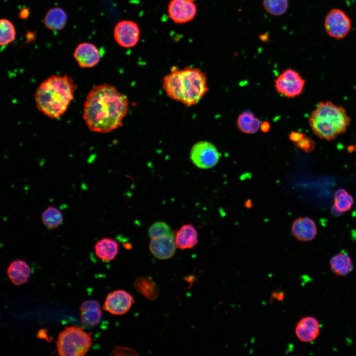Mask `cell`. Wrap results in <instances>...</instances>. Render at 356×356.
<instances>
[{
	"instance_id": "obj_1",
	"label": "cell",
	"mask_w": 356,
	"mask_h": 356,
	"mask_svg": "<svg viewBox=\"0 0 356 356\" xmlns=\"http://www.w3.org/2000/svg\"><path fill=\"white\" fill-rule=\"evenodd\" d=\"M129 109L127 96L112 85L93 87L87 95L83 116L92 132L108 133L123 125Z\"/></svg>"
},
{
	"instance_id": "obj_2",
	"label": "cell",
	"mask_w": 356,
	"mask_h": 356,
	"mask_svg": "<svg viewBox=\"0 0 356 356\" xmlns=\"http://www.w3.org/2000/svg\"><path fill=\"white\" fill-rule=\"evenodd\" d=\"M77 85L67 75H53L41 83L34 94L36 107L52 119L61 117L74 99Z\"/></svg>"
},
{
	"instance_id": "obj_3",
	"label": "cell",
	"mask_w": 356,
	"mask_h": 356,
	"mask_svg": "<svg viewBox=\"0 0 356 356\" xmlns=\"http://www.w3.org/2000/svg\"><path fill=\"white\" fill-rule=\"evenodd\" d=\"M162 86L168 96L187 107L199 102L209 90L205 73L191 67L174 68L164 77Z\"/></svg>"
},
{
	"instance_id": "obj_4",
	"label": "cell",
	"mask_w": 356,
	"mask_h": 356,
	"mask_svg": "<svg viewBox=\"0 0 356 356\" xmlns=\"http://www.w3.org/2000/svg\"><path fill=\"white\" fill-rule=\"evenodd\" d=\"M309 122L312 132L317 136L330 141L348 130L351 118L344 107L327 101L318 103L311 113Z\"/></svg>"
},
{
	"instance_id": "obj_5",
	"label": "cell",
	"mask_w": 356,
	"mask_h": 356,
	"mask_svg": "<svg viewBox=\"0 0 356 356\" xmlns=\"http://www.w3.org/2000/svg\"><path fill=\"white\" fill-rule=\"evenodd\" d=\"M91 333L77 326L65 327L56 341L57 351L60 356H83L92 345Z\"/></svg>"
},
{
	"instance_id": "obj_6",
	"label": "cell",
	"mask_w": 356,
	"mask_h": 356,
	"mask_svg": "<svg viewBox=\"0 0 356 356\" xmlns=\"http://www.w3.org/2000/svg\"><path fill=\"white\" fill-rule=\"evenodd\" d=\"M306 82L296 71L288 69L284 71L275 80L276 91L289 98L300 95L304 90Z\"/></svg>"
},
{
	"instance_id": "obj_7",
	"label": "cell",
	"mask_w": 356,
	"mask_h": 356,
	"mask_svg": "<svg viewBox=\"0 0 356 356\" xmlns=\"http://www.w3.org/2000/svg\"><path fill=\"white\" fill-rule=\"evenodd\" d=\"M220 154L216 147L207 141L196 143L190 152V158L197 167L208 169L214 167L218 163Z\"/></svg>"
},
{
	"instance_id": "obj_8",
	"label": "cell",
	"mask_w": 356,
	"mask_h": 356,
	"mask_svg": "<svg viewBox=\"0 0 356 356\" xmlns=\"http://www.w3.org/2000/svg\"><path fill=\"white\" fill-rule=\"evenodd\" d=\"M324 27L329 36L339 40L344 38L349 33L351 22L343 10L335 8L331 10L326 15Z\"/></svg>"
},
{
	"instance_id": "obj_9",
	"label": "cell",
	"mask_w": 356,
	"mask_h": 356,
	"mask_svg": "<svg viewBox=\"0 0 356 356\" xmlns=\"http://www.w3.org/2000/svg\"><path fill=\"white\" fill-rule=\"evenodd\" d=\"M140 29L138 24L129 20L119 21L115 26L113 36L116 43L124 48L135 46L139 42Z\"/></svg>"
},
{
	"instance_id": "obj_10",
	"label": "cell",
	"mask_w": 356,
	"mask_h": 356,
	"mask_svg": "<svg viewBox=\"0 0 356 356\" xmlns=\"http://www.w3.org/2000/svg\"><path fill=\"white\" fill-rule=\"evenodd\" d=\"M134 301L130 293L123 290H117L107 296L103 309L111 314L122 315L129 311Z\"/></svg>"
},
{
	"instance_id": "obj_11",
	"label": "cell",
	"mask_w": 356,
	"mask_h": 356,
	"mask_svg": "<svg viewBox=\"0 0 356 356\" xmlns=\"http://www.w3.org/2000/svg\"><path fill=\"white\" fill-rule=\"evenodd\" d=\"M193 0H171L168 6L170 19L177 24H182L192 20L197 13Z\"/></svg>"
},
{
	"instance_id": "obj_12",
	"label": "cell",
	"mask_w": 356,
	"mask_h": 356,
	"mask_svg": "<svg viewBox=\"0 0 356 356\" xmlns=\"http://www.w3.org/2000/svg\"><path fill=\"white\" fill-rule=\"evenodd\" d=\"M73 56L79 66L83 68L95 66L99 63L101 58L97 47L88 42L79 44L75 49Z\"/></svg>"
},
{
	"instance_id": "obj_13",
	"label": "cell",
	"mask_w": 356,
	"mask_h": 356,
	"mask_svg": "<svg viewBox=\"0 0 356 356\" xmlns=\"http://www.w3.org/2000/svg\"><path fill=\"white\" fill-rule=\"evenodd\" d=\"M177 248L175 235H166L151 239L149 249L152 255L160 260L172 257Z\"/></svg>"
},
{
	"instance_id": "obj_14",
	"label": "cell",
	"mask_w": 356,
	"mask_h": 356,
	"mask_svg": "<svg viewBox=\"0 0 356 356\" xmlns=\"http://www.w3.org/2000/svg\"><path fill=\"white\" fill-rule=\"evenodd\" d=\"M295 332L300 341L306 343L312 342L319 334V323L314 317H304L297 323Z\"/></svg>"
},
{
	"instance_id": "obj_15",
	"label": "cell",
	"mask_w": 356,
	"mask_h": 356,
	"mask_svg": "<svg viewBox=\"0 0 356 356\" xmlns=\"http://www.w3.org/2000/svg\"><path fill=\"white\" fill-rule=\"evenodd\" d=\"M291 231L298 240L308 241L315 237L317 228L315 222L312 219L300 217L294 221L291 226Z\"/></svg>"
},
{
	"instance_id": "obj_16",
	"label": "cell",
	"mask_w": 356,
	"mask_h": 356,
	"mask_svg": "<svg viewBox=\"0 0 356 356\" xmlns=\"http://www.w3.org/2000/svg\"><path fill=\"white\" fill-rule=\"evenodd\" d=\"M198 232L190 223L182 225L175 235L177 248L182 250L194 247L198 243Z\"/></svg>"
},
{
	"instance_id": "obj_17",
	"label": "cell",
	"mask_w": 356,
	"mask_h": 356,
	"mask_svg": "<svg viewBox=\"0 0 356 356\" xmlns=\"http://www.w3.org/2000/svg\"><path fill=\"white\" fill-rule=\"evenodd\" d=\"M82 322L87 325L93 326L100 321L102 312L98 301L89 300L84 301L80 307Z\"/></svg>"
},
{
	"instance_id": "obj_18",
	"label": "cell",
	"mask_w": 356,
	"mask_h": 356,
	"mask_svg": "<svg viewBox=\"0 0 356 356\" xmlns=\"http://www.w3.org/2000/svg\"><path fill=\"white\" fill-rule=\"evenodd\" d=\"M30 273V268L27 263L19 259L11 262L7 269L9 278L15 285L26 283L29 279Z\"/></svg>"
},
{
	"instance_id": "obj_19",
	"label": "cell",
	"mask_w": 356,
	"mask_h": 356,
	"mask_svg": "<svg viewBox=\"0 0 356 356\" xmlns=\"http://www.w3.org/2000/svg\"><path fill=\"white\" fill-rule=\"evenodd\" d=\"M119 245L117 241L110 238H103L94 245L95 254L97 257L105 262L113 260L117 256Z\"/></svg>"
},
{
	"instance_id": "obj_20",
	"label": "cell",
	"mask_w": 356,
	"mask_h": 356,
	"mask_svg": "<svg viewBox=\"0 0 356 356\" xmlns=\"http://www.w3.org/2000/svg\"><path fill=\"white\" fill-rule=\"evenodd\" d=\"M43 21L47 29L52 31H60L65 27L67 23V15L63 8L52 7L46 13Z\"/></svg>"
},
{
	"instance_id": "obj_21",
	"label": "cell",
	"mask_w": 356,
	"mask_h": 356,
	"mask_svg": "<svg viewBox=\"0 0 356 356\" xmlns=\"http://www.w3.org/2000/svg\"><path fill=\"white\" fill-rule=\"evenodd\" d=\"M332 271L339 276H345L354 269V265L349 255L345 251L333 256L329 261Z\"/></svg>"
},
{
	"instance_id": "obj_22",
	"label": "cell",
	"mask_w": 356,
	"mask_h": 356,
	"mask_svg": "<svg viewBox=\"0 0 356 356\" xmlns=\"http://www.w3.org/2000/svg\"><path fill=\"white\" fill-rule=\"evenodd\" d=\"M134 286L137 292L141 294L148 300H154L158 296V287L154 281L150 277L141 276L138 277L134 281Z\"/></svg>"
},
{
	"instance_id": "obj_23",
	"label": "cell",
	"mask_w": 356,
	"mask_h": 356,
	"mask_svg": "<svg viewBox=\"0 0 356 356\" xmlns=\"http://www.w3.org/2000/svg\"><path fill=\"white\" fill-rule=\"evenodd\" d=\"M61 212L53 206H49L42 213L41 220L47 229H54L60 226L63 222Z\"/></svg>"
},
{
	"instance_id": "obj_24",
	"label": "cell",
	"mask_w": 356,
	"mask_h": 356,
	"mask_svg": "<svg viewBox=\"0 0 356 356\" xmlns=\"http://www.w3.org/2000/svg\"><path fill=\"white\" fill-rule=\"evenodd\" d=\"M261 121L249 111L242 113L237 119V126L243 133L252 134L258 131L261 126Z\"/></svg>"
},
{
	"instance_id": "obj_25",
	"label": "cell",
	"mask_w": 356,
	"mask_h": 356,
	"mask_svg": "<svg viewBox=\"0 0 356 356\" xmlns=\"http://www.w3.org/2000/svg\"><path fill=\"white\" fill-rule=\"evenodd\" d=\"M334 201L333 205L342 213L351 209L354 200L353 196L346 190L340 188L335 191Z\"/></svg>"
},
{
	"instance_id": "obj_26",
	"label": "cell",
	"mask_w": 356,
	"mask_h": 356,
	"mask_svg": "<svg viewBox=\"0 0 356 356\" xmlns=\"http://www.w3.org/2000/svg\"><path fill=\"white\" fill-rule=\"evenodd\" d=\"M0 44L5 46L13 42L16 38V30L13 24L6 18L0 20Z\"/></svg>"
},
{
	"instance_id": "obj_27",
	"label": "cell",
	"mask_w": 356,
	"mask_h": 356,
	"mask_svg": "<svg viewBox=\"0 0 356 356\" xmlns=\"http://www.w3.org/2000/svg\"><path fill=\"white\" fill-rule=\"evenodd\" d=\"M263 5L267 12L273 16H280L286 12L288 6V0H263Z\"/></svg>"
},
{
	"instance_id": "obj_28",
	"label": "cell",
	"mask_w": 356,
	"mask_h": 356,
	"mask_svg": "<svg viewBox=\"0 0 356 356\" xmlns=\"http://www.w3.org/2000/svg\"><path fill=\"white\" fill-rule=\"evenodd\" d=\"M148 234L150 239L174 235L170 226L163 222H157L153 223L148 229Z\"/></svg>"
},
{
	"instance_id": "obj_29",
	"label": "cell",
	"mask_w": 356,
	"mask_h": 356,
	"mask_svg": "<svg viewBox=\"0 0 356 356\" xmlns=\"http://www.w3.org/2000/svg\"><path fill=\"white\" fill-rule=\"evenodd\" d=\"M295 146L306 152L312 151L315 148V143L306 134L299 141L294 143Z\"/></svg>"
},
{
	"instance_id": "obj_30",
	"label": "cell",
	"mask_w": 356,
	"mask_h": 356,
	"mask_svg": "<svg viewBox=\"0 0 356 356\" xmlns=\"http://www.w3.org/2000/svg\"><path fill=\"white\" fill-rule=\"evenodd\" d=\"M112 353L114 356H137L138 354L134 349L127 347H117L113 351Z\"/></svg>"
},
{
	"instance_id": "obj_31",
	"label": "cell",
	"mask_w": 356,
	"mask_h": 356,
	"mask_svg": "<svg viewBox=\"0 0 356 356\" xmlns=\"http://www.w3.org/2000/svg\"><path fill=\"white\" fill-rule=\"evenodd\" d=\"M305 134L302 133L291 132L289 134V138L291 141L295 143L301 139Z\"/></svg>"
},
{
	"instance_id": "obj_32",
	"label": "cell",
	"mask_w": 356,
	"mask_h": 356,
	"mask_svg": "<svg viewBox=\"0 0 356 356\" xmlns=\"http://www.w3.org/2000/svg\"><path fill=\"white\" fill-rule=\"evenodd\" d=\"M261 131L264 133L267 132L270 128V125L267 122H264L261 124Z\"/></svg>"
},
{
	"instance_id": "obj_33",
	"label": "cell",
	"mask_w": 356,
	"mask_h": 356,
	"mask_svg": "<svg viewBox=\"0 0 356 356\" xmlns=\"http://www.w3.org/2000/svg\"><path fill=\"white\" fill-rule=\"evenodd\" d=\"M29 11L27 8L23 9L20 12V17L22 18H26L29 15Z\"/></svg>"
},
{
	"instance_id": "obj_34",
	"label": "cell",
	"mask_w": 356,
	"mask_h": 356,
	"mask_svg": "<svg viewBox=\"0 0 356 356\" xmlns=\"http://www.w3.org/2000/svg\"></svg>"
}]
</instances>
